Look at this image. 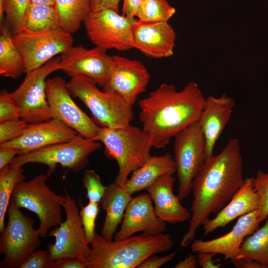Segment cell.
I'll use <instances>...</instances> for the list:
<instances>
[{
    "instance_id": "cell-1",
    "label": "cell",
    "mask_w": 268,
    "mask_h": 268,
    "mask_svg": "<svg viewBox=\"0 0 268 268\" xmlns=\"http://www.w3.org/2000/svg\"><path fill=\"white\" fill-rule=\"evenodd\" d=\"M244 180L239 143L231 138L219 154L204 162L193 181L192 214L181 246L192 242L197 229L226 205Z\"/></svg>"
},
{
    "instance_id": "cell-2",
    "label": "cell",
    "mask_w": 268,
    "mask_h": 268,
    "mask_svg": "<svg viewBox=\"0 0 268 268\" xmlns=\"http://www.w3.org/2000/svg\"><path fill=\"white\" fill-rule=\"evenodd\" d=\"M205 98L198 84L191 82L181 91L163 83L140 100L142 130L151 137L152 147H165L170 139L198 120Z\"/></svg>"
},
{
    "instance_id": "cell-3",
    "label": "cell",
    "mask_w": 268,
    "mask_h": 268,
    "mask_svg": "<svg viewBox=\"0 0 268 268\" xmlns=\"http://www.w3.org/2000/svg\"><path fill=\"white\" fill-rule=\"evenodd\" d=\"M174 241L168 234L131 236L119 240L96 234L90 243L87 268H134L150 256L170 250Z\"/></svg>"
},
{
    "instance_id": "cell-4",
    "label": "cell",
    "mask_w": 268,
    "mask_h": 268,
    "mask_svg": "<svg viewBox=\"0 0 268 268\" xmlns=\"http://www.w3.org/2000/svg\"><path fill=\"white\" fill-rule=\"evenodd\" d=\"M95 140L104 144L108 158L116 160L119 171L115 181L122 187L130 174L151 156V137L142 129L131 125L119 129L99 126Z\"/></svg>"
},
{
    "instance_id": "cell-5",
    "label": "cell",
    "mask_w": 268,
    "mask_h": 268,
    "mask_svg": "<svg viewBox=\"0 0 268 268\" xmlns=\"http://www.w3.org/2000/svg\"><path fill=\"white\" fill-rule=\"evenodd\" d=\"M97 84L82 75L72 76L67 82L70 95L82 101L100 127L119 129L130 125L133 119V106L115 92L101 91Z\"/></svg>"
},
{
    "instance_id": "cell-6",
    "label": "cell",
    "mask_w": 268,
    "mask_h": 268,
    "mask_svg": "<svg viewBox=\"0 0 268 268\" xmlns=\"http://www.w3.org/2000/svg\"><path fill=\"white\" fill-rule=\"evenodd\" d=\"M47 174H40L28 181L17 184L11 200L19 208L34 213L39 220L37 229L41 237L47 236L50 229L62 222V208L65 196L57 194L47 184Z\"/></svg>"
},
{
    "instance_id": "cell-7",
    "label": "cell",
    "mask_w": 268,
    "mask_h": 268,
    "mask_svg": "<svg viewBox=\"0 0 268 268\" xmlns=\"http://www.w3.org/2000/svg\"><path fill=\"white\" fill-rule=\"evenodd\" d=\"M101 146L96 140L78 134L69 141L18 155L11 164L19 167L32 163L45 165L48 177L55 171L57 164L77 172L86 167L88 156Z\"/></svg>"
},
{
    "instance_id": "cell-8",
    "label": "cell",
    "mask_w": 268,
    "mask_h": 268,
    "mask_svg": "<svg viewBox=\"0 0 268 268\" xmlns=\"http://www.w3.org/2000/svg\"><path fill=\"white\" fill-rule=\"evenodd\" d=\"M60 57H56L41 67L26 72L20 86L11 93L19 118L34 124L52 119L46 91V78L61 69Z\"/></svg>"
},
{
    "instance_id": "cell-9",
    "label": "cell",
    "mask_w": 268,
    "mask_h": 268,
    "mask_svg": "<svg viewBox=\"0 0 268 268\" xmlns=\"http://www.w3.org/2000/svg\"><path fill=\"white\" fill-rule=\"evenodd\" d=\"M19 208L11 200L7 223L0 232V253L4 256L1 266L6 268H19L41 243L34 221Z\"/></svg>"
},
{
    "instance_id": "cell-10",
    "label": "cell",
    "mask_w": 268,
    "mask_h": 268,
    "mask_svg": "<svg viewBox=\"0 0 268 268\" xmlns=\"http://www.w3.org/2000/svg\"><path fill=\"white\" fill-rule=\"evenodd\" d=\"M174 137V160L179 181L177 196L182 200L189 195L193 181L205 162V140L197 121Z\"/></svg>"
},
{
    "instance_id": "cell-11",
    "label": "cell",
    "mask_w": 268,
    "mask_h": 268,
    "mask_svg": "<svg viewBox=\"0 0 268 268\" xmlns=\"http://www.w3.org/2000/svg\"><path fill=\"white\" fill-rule=\"evenodd\" d=\"M64 209L66 219L50 231L54 236V244L48 247L52 262L66 258H76L85 262L87 259L90 246L87 240L77 202L68 193H65Z\"/></svg>"
},
{
    "instance_id": "cell-12",
    "label": "cell",
    "mask_w": 268,
    "mask_h": 268,
    "mask_svg": "<svg viewBox=\"0 0 268 268\" xmlns=\"http://www.w3.org/2000/svg\"><path fill=\"white\" fill-rule=\"evenodd\" d=\"M137 20L106 9L91 11L83 22L88 37L95 46L124 51L134 48L133 30Z\"/></svg>"
},
{
    "instance_id": "cell-13",
    "label": "cell",
    "mask_w": 268,
    "mask_h": 268,
    "mask_svg": "<svg viewBox=\"0 0 268 268\" xmlns=\"http://www.w3.org/2000/svg\"><path fill=\"white\" fill-rule=\"evenodd\" d=\"M12 40L23 58L25 73L41 67L73 43L71 34L61 28L43 32L22 31L12 35Z\"/></svg>"
},
{
    "instance_id": "cell-14",
    "label": "cell",
    "mask_w": 268,
    "mask_h": 268,
    "mask_svg": "<svg viewBox=\"0 0 268 268\" xmlns=\"http://www.w3.org/2000/svg\"><path fill=\"white\" fill-rule=\"evenodd\" d=\"M46 91L52 118L63 122L78 134L95 140L99 126L74 103L62 77L47 79Z\"/></svg>"
},
{
    "instance_id": "cell-15",
    "label": "cell",
    "mask_w": 268,
    "mask_h": 268,
    "mask_svg": "<svg viewBox=\"0 0 268 268\" xmlns=\"http://www.w3.org/2000/svg\"><path fill=\"white\" fill-rule=\"evenodd\" d=\"M112 62V56L107 54V50L79 45L72 46L61 54L60 66V70L68 76H86L103 88L109 80Z\"/></svg>"
},
{
    "instance_id": "cell-16",
    "label": "cell",
    "mask_w": 268,
    "mask_h": 268,
    "mask_svg": "<svg viewBox=\"0 0 268 268\" xmlns=\"http://www.w3.org/2000/svg\"><path fill=\"white\" fill-rule=\"evenodd\" d=\"M112 58L109 80L103 90L118 93L133 106L138 95L145 91L150 74L139 61L119 56Z\"/></svg>"
},
{
    "instance_id": "cell-17",
    "label": "cell",
    "mask_w": 268,
    "mask_h": 268,
    "mask_svg": "<svg viewBox=\"0 0 268 268\" xmlns=\"http://www.w3.org/2000/svg\"><path fill=\"white\" fill-rule=\"evenodd\" d=\"M259 209L239 217L232 230L228 233L210 240L194 239L191 245L193 252H203L220 254L230 262L238 259L240 249L248 236L253 234L262 222Z\"/></svg>"
},
{
    "instance_id": "cell-18",
    "label": "cell",
    "mask_w": 268,
    "mask_h": 268,
    "mask_svg": "<svg viewBox=\"0 0 268 268\" xmlns=\"http://www.w3.org/2000/svg\"><path fill=\"white\" fill-rule=\"evenodd\" d=\"M77 134L74 130L63 122L52 118L47 121L29 124L21 135L0 144V147L15 148L20 151L21 154L69 141Z\"/></svg>"
},
{
    "instance_id": "cell-19",
    "label": "cell",
    "mask_w": 268,
    "mask_h": 268,
    "mask_svg": "<svg viewBox=\"0 0 268 268\" xmlns=\"http://www.w3.org/2000/svg\"><path fill=\"white\" fill-rule=\"evenodd\" d=\"M166 229V222L156 215L150 195L141 194L132 198L126 209L121 228L113 239L121 240L139 232L156 235Z\"/></svg>"
},
{
    "instance_id": "cell-20",
    "label": "cell",
    "mask_w": 268,
    "mask_h": 268,
    "mask_svg": "<svg viewBox=\"0 0 268 268\" xmlns=\"http://www.w3.org/2000/svg\"><path fill=\"white\" fill-rule=\"evenodd\" d=\"M234 106V100L225 94L205 98L197 120L205 140V162L213 156L216 142L230 120Z\"/></svg>"
},
{
    "instance_id": "cell-21",
    "label": "cell",
    "mask_w": 268,
    "mask_h": 268,
    "mask_svg": "<svg viewBox=\"0 0 268 268\" xmlns=\"http://www.w3.org/2000/svg\"><path fill=\"white\" fill-rule=\"evenodd\" d=\"M134 48L152 58L173 54L176 34L168 22L145 23L137 20L133 30Z\"/></svg>"
},
{
    "instance_id": "cell-22",
    "label": "cell",
    "mask_w": 268,
    "mask_h": 268,
    "mask_svg": "<svg viewBox=\"0 0 268 268\" xmlns=\"http://www.w3.org/2000/svg\"><path fill=\"white\" fill-rule=\"evenodd\" d=\"M175 180L172 175H164L146 189L154 202L157 216L165 222L173 224L187 221L192 216L173 193Z\"/></svg>"
},
{
    "instance_id": "cell-23",
    "label": "cell",
    "mask_w": 268,
    "mask_h": 268,
    "mask_svg": "<svg viewBox=\"0 0 268 268\" xmlns=\"http://www.w3.org/2000/svg\"><path fill=\"white\" fill-rule=\"evenodd\" d=\"M253 179H245L242 186L216 216L204 223V236L226 226L238 217L259 209V199L253 186Z\"/></svg>"
},
{
    "instance_id": "cell-24",
    "label": "cell",
    "mask_w": 268,
    "mask_h": 268,
    "mask_svg": "<svg viewBox=\"0 0 268 268\" xmlns=\"http://www.w3.org/2000/svg\"><path fill=\"white\" fill-rule=\"evenodd\" d=\"M175 172V162L171 154L151 156L142 166L134 172L122 188L132 195L146 190L160 177L166 174L172 175Z\"/></svg>"
},
{
    "instance_id": "cell-25",
    "label": "cell",
    "mask_w": 268,
    "mask_h": 268,
    "mask_svg": "<svg viewBox=\"0 0 268 268\" xmlns=\"http://www.w3.org/2000/svg\"><path fill=\"white\" fill-rule=\"evenodd\" d=\"M132 198L131 195L115 181L107 186L100 202L101 208L106 212L101 236L108 239H114L117 228L123 220Z\"/></svg>"
},
{
    "instance_id": "cell-26",
    "label": "cell",
    "mask_w": 268,
    "mask_h": 268,
    "mask_svg": "<svg viewBox=\"0 0 268 268\" xmlns=\"http://www.w3.org/2000/svg\"><path fill=\"white\" fill-rule=\"evenodd\" d=\"M25 72L23 58L14 45L12 35L5 24L1 25L0 74L16 79Z\"/></svg>"
},
{
    "instance_id": "cell-27",
    "label": "cell",
    "mask_w": 268,
    "mask_h": 268,
    "mask_svg": "<svg viewBox=\"0 0 268 268\" xmlns=\"http://www.w3.org/2000/svg\"><path fill=\"white\" fill-rule=\"evenodd\" d=\"M91 0H55L60 27L73 33L91 12Z\"/></svg>"
},
{
    "instance_id": "cell-28",
    "label": "cell",
    "mask_w": 268,
    "mask_h": 268,
    "mask_svg": "<svg viewBox=\"0 0 268 268\" xmlns=\"http://www.w3.org/2000/svg\"><path fill=\"white\" fill-rule=\"evenodd\" d=\"M23 31L43 32L60 27L54 5H36L30 3L23 20Z\"/></svg>"
},
{
    "instance_id": "cell-29",
    "label": "cell",
    "mask_w": 268,
    "mask_h": 268,
    "mask_svg": "<svg viewBox=\"0 0 268 268\" xmlns=\"http://www.w3.org/2000/svg\"><path fill=\"white\" fill-rule=\"evenodd\" d=\"M260 228L244 240L237 259L257 261L268 267V218Z\"/></svg>"
},
{
    "instance_id": "cell-30",
    "label": "cell",
    "mask_w": 268,
    "mask_h": 268,
    "mask_svg": "<svg viewBox=\"0 0 268 268\" xmlns=\"http://www.w3.org/2000/svg\"><path fill=\"white\" fill-rule=\"evenodd\" d=\"M25 179L23 169L10 164L0 169V232L5 227V217L16 185Z\"/></svg>"
},
{
    "instance_id": "cell-31",
    "label": "cell",
    "mask_w": 268,
    "mask_h": 268,
    "mask_svg": "<svg viewBox=\"0 0 268 268\" xmlns=\"http://www.w3.org/2000/svg\"><path fill=\"white\" fill-rule=\"evenodd\" d=\"M175 12L166 0H142L136 17L145 23L168 22Z\"/></svg>"
},
{
    "instance_id": "cell-32",
    "label": "cell",
    "mask_w": 268,
    "mask_h": 268,
    "mask_svg": "<svg viewBox=\"0 0 268 268\" xmlns=\"http://www.w3.org/2000/svg\"><path fill=\"white\" fill-rule=\"evenodd\" d=\"M30 3V0H4V24L12 35L23 31V20Z\"/></svg>"
},
{
    "instance_id": "cell-33",
    "label": "cell",
    "mask_w": 268,
    "mask_h": 268,
    "mask_svg": "<svg viewBox=\"0 0 268 268\" xmlns=\"http://www.w3.org/2000/svg\"><path fill=\"white\" fill-rule=\"evenodd\" d=\"M82 181L89 202L100 203L107 188L103 185L100 176L93 170H86Z\"/></svg>"
},
{
    "instance_id": "cell-34",
    "label": "cell",
    "mask_w": 268,
    "mask_h": 268,
    "mask_svg": "<svg viewBox=\"0 0 268 268\" xmlns=\"http://www.w3.org/2000/svg\"><path fill=\"white\" fill-rule=\"evenodd\" d=\"M79 204L81 206L80 215L83 229L90 244L96 234L95 220L100 211L99 203L88 202L87 204L83 206L79 201Z\"/></svg>"
},
{
    "instance_id": "cell-35",
    "label": "cell",
    "mask_w": 268,
    "mask_h": 268,
    "mask_svg": "<svg viewBox=\"0 0 268 268\" xmlns=\"http://www.w3.org/2000/svg\"><path fill=\"white\" fill-rule=\"evenodd\" d=\"M253 186L259 197V209L263 221L268 218V173L258 171L253 179Z\"/></svg>"
},
{
    "instance_id": "cell-36",
    "label": "cell",
    "mask_w": 268,
    "mask_h": 268,
    "mask_svg": "<svg viewBox=\"0 0 268 268\" xmlns=\"http://www.w3.org/2000/svg\"><path fill=\"white\" fill-rule=\"evenodd\" d=\"M29 124L20 119L0 123V144L11 141L21 135Z\"/></svg>"
},
{
    "instance_id": "cell-37",
    "label": "cell",
    "mask_w": 268,
    "mask_h": 268,
    "mask_svg": "<svg viewBox=\"0 0 268 268\" xmlns=\"http://www.w3.org/2000/svg\"><path fill=\"white\" fill-rule=\"evenodd\" d=\"M20 119L11 93L3 90L0 93V123Z\"/></svg>"
},
{
    "instance_id": "cell-38",
    "label": "cell",
    "mask_w": 268,
    "mask_h": 268,
    "mask_svg": "<svg viewBox=\"0 0 268 268\" xmlns=\"http://www.w3.org/2000/svg\"><path fill=\"white\" fill-rule=\"evenodd\" d=\"M52 263L48 250L36 249L27 257L19 268H51Z\"/></svg>"
},
{
    "instance_id": "cell-39",
    "label": "cell",
    "mask_w": 268,
    "mask_h": 268,
    "mask_svg": "<svg viewBox=\"0 0 268 268\" xmlns=\"http://www.w3.org/2000/svg\"><path fill=\"white\" fill-rule=\"evenodd\" d=\"M177 251L162 257L153 255L143 261L138 267V268H158L165 263L171 261L175 257Z\"/></svg>"
},
{
    "instance_id": "cell-40",
    "label": "cell",
    "mask_w": 268,
    "mask_h": 268,
    "mask_svg": "<svg viewBox=\"0 0 268 268\" xmlns=\"http://www.w3.org/2000/svg\"><path fill=\"white\" fill-rule=\"evenodd\" d=\"M51 268H87L86 262L76 258H66L52 263Z\"/></svg>"
},
{
    "instance_id": "cell-41",
    "label": "cell",
    "mask_w": 268,
    "mask_h": 268,
    "mask_svg": "<svg viewBox=\"0 0 268 268\" xmlns=\"http://www.w3.org/2000/svg\"><path fill=\"white\" fill-rule=\"evenodd\" d=\"M121 0H91V11H98L106 9H112L119 12V3Z\"/></svg>"
},
{
    "instance_id": "cell-42",
    "label": "cell",
    "mask_w": 268,
    "mask_h": 268,
    "mask_svg": "<svg viewBox=\"0 0 268 268\" xmlns=\"http://www.w3.org/2000/svg\"><path fill=\"white\" fill-rule=\"evenodd\" d=\"M198 263L202 268H219L222 266V264H215L212 258L215 255L214 253L209 252H198Z\"/></svg>"
},
{
    "instance_id": "cell-43",
    "label": "cell",
    "mask_w": 268,
    "mask_h": 268,
    "mask_svg": "<svg viewBox=\"0 0 268 268\" xmlns=\"http://www.w3.org/2000/svg\"><path fill=\"white\" fill-rule=\"evenodd\" d=\"M20 151L12 147H0V169L11 164L16 155Z\"/></svg>"
},
{
    "instance_id": "cell-44",
    "label": "cell",
    "mask_w": 268,
    "mask_h": 268,
    "mask_svg": "<svg viewBox=\"0 0 268 268\" xmlns=\"http://www.w3.org/2000/svg\"><path fill=\"white\" fill-rule=\"evenodd\" d=\"M142 0H123L122 14L129 18L134 19Z\"/></svg>"
},
{
    "instance_id": "cell-45",
    "label": "cell",
    "mask_w": 268,
    "mask_h": 268,
    "mask_svg": "<svg viewBox=\"0 0 268 268\" xmlns=\"http://www.w3.org/2000/svg\"><path fill=\"white\" fill-rule=\"evenodd\" d=\"M231 263L237 268H266L261 263L253 260L237 259Z\"/></svg>"
},
{
    "instance_id": "cell-46",
    "label": "cell",
    "mask_w": 268,
    "mask_h": 268,
    "mask_svg": "<svg viewBox=\"0 0 268 268\" xmlns=\"http://www.w3.org/2000/svg\"><path fill=\"white\" fill-rule=\"evenodd\" d=\"M197 257L194 254H190L183 260L179 261L174 268H198Z\"/></svg>"
},
{
    "instance_id": "cell-47",
    "label": "cell",
    "mask_w": 268,
    "mask_h": 268,
    "mask_svg": "<svg viewBox=\"0 0 268 268\" xmlns=\"http://www.w3.org/2000/svg\"><path fill=\"white\" fill-rule=\"evenodd\" d=\"M30 3L36 5H54L55 0H30Z\"/></svg>"
},
{
    "instance_id": "cell-48",
    "label": "cell",
    "mask_w": 268,
    "mask_h": 268,
    "mask_svg": "<svg viewBox=\"0 0 268 268\" xmlns=\"http://www.w3.org/2000/svg\"><path fill=\"white\" fill-rule=\"evenodd\" d=\"M4 0H0V20L2 22L3 15L4 14Z\"/></svg>"
},
{
    "instance_id": "cell-49",
    "label": "cell",
    "mask_w": 268,
    "mask_h": 268,
    "mask_svg": "<svg viewBox=\"0 0 268 268\" xmlns=\"http://www.w3.org/2000/svg\"></svg>"
}]
</instances>
